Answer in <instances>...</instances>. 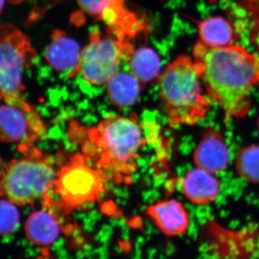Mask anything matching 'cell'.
I'll list each match as a JSON object with an SVG mask.
<instances>
[{
	"instance_id": "6da1fadb",
	"label": "cell",
	"mask_w": 259,
	"mask_h": 259,
	"mask_svg": "<svg viewBox=\"0 0 259 259\" xmlns=\"http://www.w3.org/2000/svg\"><path fill=\"white\" fill-rule=\"evenodd\" d=\"M193 57L202 66V81L209 101L228 118H241L252 106L251 91L259 84V56L241 46L212 47L196 42Z\"/></svg>"
},
{
	"instance_id": "7a4b0ae2",
	"label": "cell",
	"mask_w": 259,
	"mask_h": 259,
	"mask_svg": "<svg viewBox=\"0 0 259 259\" xmlns=\"http://www.w3.org/2000/svg\"><path fill=\"white\" fill-rule=\"evenodd\" d=\"M68 136L105 180L116 185L132 182L140 150L147 143L139 122L121 116L107 117L92 127L71 121Z\"/></svg>"
},
{
	"instance_id": "3957f363",
	"label": "cell",
	"mask_w": 259,
	"mask_h": 259,
	"mask_svg": "<svg viewBox=\"0 0 259 259\" xmlns=\"http://www.w3.org/2000/svg\"><path fill=\"white\" fill-rule=\"evenodd\" d=\"M202 66L193 56L182 55L167 65L158 78L160 97L171 127L197 125L209 110L202 88Z\"/></svg>"
},
{
	"instance_id": "277c9868",
	"label": "cell",
	"mask_w": 259,
	"mask_h": 259,
	"mask_svg": "<svg viewBox=\"0 0 259 259\" xmlns=\"http://www.w3.org/2000/svg\"><path fill=\"white\" fill-rule=\"evenodd\" d=\"M18 150L23 157L11 160L2 168L0 190L16 205L25 206L49 194L58 170L50 156L35 145L20 144Z\"/></svg>"
},
{
	"instance_id": "5b68a950",
	"label": "cell",
	"mask_w": 259,
	"mask_h": 259,
	"mask_svg": "<svg viewBox=\"0 0 259 259\" xmlns=\"http://www.w3.org/2000/svg\"><path fill=\"white\" fill-rule=\"evenodd\" d=\"M105 178L83 153L71 155L58 169L52 190L60 212L69 214L98 202L106 190Z\"/></svg>"
},
{
	"instance_id": "8992f818",
	"label": "cell",
	"mask_w": 259,
	"mask_h": 259,
	"mask_svg": "<svg viewBox=\"0 0 259 259\" xmlns=\"http://www.w3.org/2000/svg\"><path fill=\"white\" fill-rule=\"evenodd\" d=\"M0 97L8 105L25 111L37 112L25 99L22 75L33 63L37 54L28 37L11 24L1 26L0 32Z\"/></svg>"
},
{
	"instance_id": "52a82bcc",
	"label": "cell",
	"mask_w": 259,
	"mask_h": 259,
	"mask_svg": "<svg viewBox=\"0 0 259 259\" xmlns=\"http://www.w3.org/2000/svg\"><path fill=\"white\" fill-rule=\"evenodd\" d=\"M134 52L127 42L92 33L88 45L81 50L74 76L80 74L87 82L95 86L106 84L118 72L121 63Z\"/></svg>"
},
{
	"instance_id": "ba28073f",
	"label": "cell",
	"mask_w": 259,
	"mask_h": 259,
	"mask_svg": "<svg viewBox=\"0 0 259 259\" xmlns=\"http://www.w3.org/2000/svg\"><path fill=\"white\" fill-rule=\"evenodd\" d=\"M47 133L38 112H28L13 105L0 108V139L2 142L34 144Z\"/></svg>"
},
{
	"instance_id": "9c48e42d",
	"label": "cell",
	"mask_w": 259,
	"mask_h": 259,
	"mask_svg": "<svg viewBox=\"0 0 259 259\" xmlns=\"http://www.w3.org/2000/svg\"><path fill=\"white\" fill-rule=\"evenodd\" d=\"M79 8L102 20L119 40L125 41L139 31V20L125 8V0H77Z\"/></svg>"
},
{
	"instance_id": "30bf717a",
	"label": "cell",
	"mask_w": 259,
	"mask_h": 259,
	"mask_svg": "<svg viewBox=\"0 0 259 259\" xmlns=\"http://www.w3.org/2000/svg\"><path fill=\"white\" fill-rule=\"evenodd\" d=\"M146 212L158 229L167 236H182L190 226L188 211L176 199H167L151 204Z\"/></svg>"
},
{
	"instance_id": "8fae6325",
	"label": "cell",
	"mask_w": 259,
	"mask_h": 259,
	"mask_svg": "<svg viewBox=\"0 0 259 259\" xmlns=\"http://www.w3.org/2000/svg\"><path fill=\"white\" fill-rule=\"evenodd\" d=\"M193 158L197 168L212 175L224 171L229 163V151L221 134L209 129L194 150Z\"/></svg>"
},
{
	"instance_id": "7c38bea8",
	"label": "cell",
	"mask_w": 259,
	"mask_h": 259,
	"mask_svg": "<svg viewBox=\"0 0 259 259\" xmlns=\"http://www.w3.org/2000/svg\"><path fill=\"white\" fill-rule=\"evenodd\" d=\"M81 53L76 40L68 37L61 30H55L46 51L45 58L53 69L69 72V77H72L79 65Z\"/></svg>"
},
{
	"instance_id": "4fadbf2b",
	"label": "cell",
	"mask_w": 259,
	"mask_h": 259,
	"mask_svg": "<svg viewBox=\"0 0 259 259\" xmlns=\"http://www.w3.org/2000/svg\"><path fill=\"white\" fill-rule=\"evenodd\" d=\"M52 207L50 204L44 203L42 209L32 212L27 218L24 230L25 236L30 243L47 247L59 238L61 224Z\"/></svg>"
},
{
	"instance_id": "5bb4252c",
	"label": "cell",
	"mask_w": 259,
	"mask_h": 259,
	"mask_svg": "<svg viewBox=\"0 0 259 259\" xmlns=\"http://www.w3.org/2000/svg\"><path fill=\"white\" fill-rule=\"evenodd\" d=\"M181 190L192 203L207 205L217 199L220 183L214 175L197 167L182 179Z\"/></svg>"
},
{
	"instance_id": "9a60e30c",
	"label": "cell",
	"mask_w": 259,
	"mask_h": 259,
	"mask_svg": "<svg viewBox=\"0 0 259 259\" xmlns=\"http://www.w3.org/2000/svg\"><path fill=\"white\" fill-rule=\"evenodd\" d=\"M106 85L109 100L120 107L131 106L136 103L143 88L134 75L124 71L116 73Z\"/></svg>"
},
{
	"instance_id": "2e32d148",
	"label": "cell",
	"mask_w": 259,
	"mask_h": 259,
	"mask_svg": "<svg viewBox=\"0 0 259 259\" xmlns=\"http://www.w3.org/2000/svg\"><path fill=\"white\" fill-rule=\"evenodd\" d=\"M130 72L134 75L143 88L160 76L161 61L153 49L144 47L134 51L129 64Z\"/></svg>"
},
{
	"instance_id": "e0dca14e",
	"label": "cell",
	"mask_w": 259,
	"mask_h": 259,
	"mask_svg": "<svg viewBox=\"0 0 259 259\" xmlns=\"http://www.w3.org/2000/svg\"><path fill=\"white\" fill-rule=\"evenodd\" d=\"M199 40L212 47L231 44L234 32L230 23L221 17L206 19L199 25Z\"/></svg>"
},
{
	"instance_id": "ac0fdd59",
	"label": "cell",
	"mask_w": 259,
	"mask_h": 259,
	"mask_svg": "<svg viewBox=\"0 0 259 259\" xmlns=\"http://www.w3.org/2000/svg\"><path fill=\"white\" fill-rule=\"evenodd\" d=\"M236 169L244 180L259 183V146L242 148L236 156Z\"/></svg>"
},
{
	"instance_id": "d6986e66",
	"label": "cell",
	"mask_w": 259,
	"mask_h": 259,
	"mask_svg": "<svg viewBox=\"0 0 259 259\" xmlns=\"http://www.w3.org/2000/svg\"><path fill=\"white\" fill-rule=\"evenodd\" d=\"M1 234L8 236L14 233L20 221V213L16 204L8 199L1 201Z\"/></svg>"
},
{
	"instance_id": "ffe728a7",
	"label": "cell",
	"mask_w": 259,
	"mask_h": 259,
	"mask_svg": "<svg viewBox=\"0 0 259 259\" xmlns=\"http://www.w3.org/2000/svg\"><path fill=\"white\" fill-rule=\"evenodd\" d=\"M32 259H51V258L49 256V254H47V253H42V254L38 255V256Z\"/></svg>"
},
{
	"instance_id": "44dd1931",
	"label": "cell",
	"mask_w": 259,
	"mask_h": 259,
	"mask_svg": "<svg viewBox=\"0 0 259 259\" xmlns=\"http://www.w3.org/2000/svg\"><path fill=\"white\" fill-rule=\"evenodd\" d=\"M10 1L13 3H19L20 2L24 1V0H10Z\"/></svg>"
},
{
	"instance_id": "7402d4cb",
	"label": "cell",
	"mask_w": 259,
	"mask_h": 259,
	"mask_svg": "<svg viewBox=\"0 0 259 259\" xmlns=\"http://www.w3.org/2000/svg\"><path fill=\"white\" fill-rule=\"evenodd\" d=\"M258 127H259V119H258Z\"/></svg>"
}]
</instances>
